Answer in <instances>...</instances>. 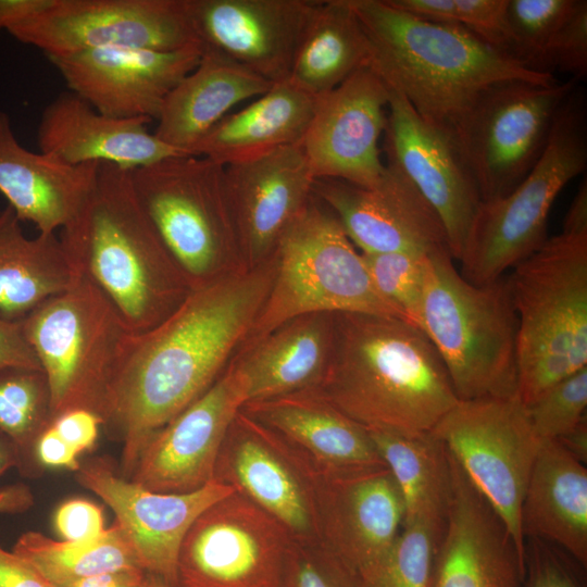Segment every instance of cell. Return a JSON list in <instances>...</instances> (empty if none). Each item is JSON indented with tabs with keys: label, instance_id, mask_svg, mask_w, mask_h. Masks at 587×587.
Masks as SVG:
<instances>
[{
	"label": "cell",
	"instance_id": "obj_3",
	"mask_svg": "<svg viewBox=\"0 0 587 587\" xmlns=\"http://www.w3.org/2000/svg\"><path fill=\"white\" fill-rule=\"evenodd\" d=\"M366 35L370 64L427 123L451 133L490 86L513 79L550 84L465 28L410 14L388 0H349Z\"/></svg>",
	"mask_w": 587,
	"mask_h": 587
},
{
	"label": "cell",
	"instance_id": "obj_9",
	"mask_svg": "<svg viewBox=\"0 0 587 587\" xmlns=\"http://www.w3.org/2000/svg\"><path fill=\"white\" fill-rule=\"evenodd\" d=\"M224 166L172 157L130 171L136 197L195 288L245 266L226 199Z\"/></svg>",
	"mask_w": 587,
	"mask_h": 587
},
{
	"label": "cell",
	"instance_id": "obj_37",
	"mask_svg": "<svg viewBox=\"0 0 587 587\" xmlns=\"http://www.w3.org/2000/svg\"><path fill=\"white\" fill-rule=\"evenodd\" d=\"M51 420L43 371L27 366L0 367V434L17 449L20 463Z\"/></svg>",
	"mask_w": 587,
	"mask_h": 587
},
{
	"label": "cell",
	"instance_id": "obj_43",
	"mask_svg": "<svg viewBox=\"0 0 587 587\" xmlns=\"http://www.w3.org/2000/svg\"><path fill=\"white\" fill-rule=\"evenodd\" d=\"M282 587H360L355 576L320 540L292 538Z\"/></svg>",
	"mask_w": 587,
	"mask_h": 587
},
{
	"label": "cell",
	"instance_id": "obj_56",
	"mask_svg": "<svg viewBox=\"0 0 587 587\" xmlns=\"http://www.w3.org/2000/svg\"><path fill=\"white\" fill-rule=\"evenodd\" d=\"M20 459L15 446L0 434V477L11 467L18 466Z\"/></svg>",
	"mask_w": 587,
	"mask_h": 587
},
{
	"label": "cell",
	"instance_id": "obj_22",
	"mask_svg": "<svg viewBox=\"0 0 587 587\" xmlns=\"http://www.w3.org/2000/svg\"><path fill=\"white\" fill-rule=\"evenodd\" d=\"M383 136L386 162L398 166L438 214L459 261L482 200L452 137L423 120L391 89Z\"/></svg>",
	"mask_w": 587,
	"mask_h": 587
},
{
	"label": "cell",
	"instance_id": "obj_10",
	"mask_svg": "<svg viewBox=\"0 0 587 587\" xmlns=\"http://www.w3.org/2000/svg\"><path fill=\"white\" fill-rule=\"evenodd\" d=\"M20 323L46 375L52 419L75 408L101 416L107 388L128 333L105 296L80 277Z\"/></svg>",
	"mask_w": 587,
	"mask_h": 587
},
{
	"label": "cell",
	"instance_id": "obj_15",
	"mask_svg": "<svg viewBox=\"0 0 587 587\" xmlns=\"http://www.w3.org/2000/svg\"><path fill=\"white\" fill-rule=\"evenodd\" d=\"M214 479L271 514L294 538L320 540V476L278 436L241 409L222 444Z\"/></svg>",
	"mask_w": 587,
	"mask_h": 587
},
{
	"label": "cell",
	"instance_id": "obj_47",
	"mask_svg": "<svg viewBox=\"0 0 587 587\" xmlns=\"http://www.w3.org/2000/svg\"><path fill=\"white\" fill-rule=\"evenodd\" d=\"M50 424L80 454L95 446L103 420L92 410L75 408L57 415Z\"/></svg>",
	"mask_w": 587,
	"mask_h": 587
},
{
	"label": "cell",
	"instance_id": "obj_40",
	"mask_svg": "<svg viewBox=\"0 0 587 587\" xmlns=\"http://www.w3.org/2000/svg\"><path fill=\"white\" fill-rule=\"evenodd\" d=\"M444 529L424 522L403 524L380 566L360 587H430L436 550Z\"/></svg>",
	"mask_w": 587,
	"mask_h": 587
},
{
	"label": "cell",
	"instance_id": "obj_21",
	"mask_svg": "<svg viewBox=\"0 0 587 587\" xmlns=\"http://www.w3.org/2000/svg\"><path fill=\"white\" fill-rule=\"evenodd\" d=\"M317 0H186L202 49L246 67L272 84L288 79Z\"/></svg>",
	"mask_w": 587,
	"mask_h": 587
},
{
	"label": "cell",
	"instance_id": "obj_50",
	"mask_svg": "<svg viewBox=\"0 0 587 587\" xmlns=\"http://www.w3.org/2000/svg\"><path fill=\"white\" fill-rule=\"evenodd\" d=\"M0 587H53L33 565L0 546Z\"/></svg>",
	"mask_w": 587,
	"mask_h": 587
},
{
	"label": "cell",
	"instance_id": "obj_36",
	"mask_svg": "<svg viewBox=\"0 0 587 587\" xmlns=\"http://www.w3.org/2000/svg\"><path fill=\"white\" fill-rule=\"evenodd\" d=\"M12 551L50 584L123 569H142L129 540L115 522L99 539L89 542L54 540L29 530L18 537Z\"/></svg>",
	"mask_w": 587,
	"mask_h": 587
},
{
	"label": "cell",
	"instance_id": "obj_25",
	"mask_svg": "<svg viewBox=\"0 0 587 587\" xmlns=\"http://www.w3.org/2000/svg\"><path fill=\"white\" fill-rule=\"evenodd\" d=\"M448 454L450 500L430 587H523L524 560L507 526Z\"/></svg>",
	"mask_w": 587,
	"mask_h": 587
},
{
	"label": "cell",
	"instance_id": "obj_39",
	"mask_svg": "<svg viewBox=\"0 0 587 587\" xmlns=\"http://www.w3.org/2000/svg\"><path fill=\"white\" fill-rule=\"evenodd\" d=\"M579 1L508 0L507 20L512 57L528 70L547 74L542 72L544 51Z\"/></svg>",
	"mask_w": 587,
	"mask_h": 587
},
{
	"label": "cell",
	"instance_id": "obj_52",
	"mask_svg": "<svg viewBox=\"0 0 587 587\" xmlns=\"http://www.w3.org/2000/svg\"><path fill=\"white\" fill-rule=\"evenodd\" d=\"M54 0H0V33L40 14Z\"/></svg>",
	"mask_w": 587,
	"mask_h": 587
},
{
	"label": "cell",
	"instance_id": "obj_57",
	"mask_svg": "<svg viewBox=\"0 0 587 587\" xmlns=\"http://www.w3.org/2000/svg\"><path fill=\"white\" fill-rule=\"evenodd\" d=\"M145 587H175V586H172L167 584L166 582L162 580L161 578L149 574V577Z\"/></svg>",
	"mask_w": 587,
	"mask_h": 587
},
{
	"label": "cell",
	"instance_id": "obj_2",
	"mask_svg": "<svg viewBox=\"0 0 587 587\" xmlns=\"http://www.w3.org/2000/svg\"><path fill=\"white\" fill-rule=\"evenodd\" d=\"M366 429L430 432L459 399L428 337L395 317L334 313V341L316 387Z\"/></svg>",
	"mask_w": 587,
	"mask_h": 587
},
{
	"label": "cell",
	"instance_id": "obj_48",
	"mask_svg": "<svg viewBox=\"0 0 587 587\" xmlns=\"http://www.w3.org/2000/svg\"><path fill=\"white\" fill-rule=\"evenodd\" d=\"M33 449L38 462L53 469L78 471L79 454L49 423L37 436Z\"/></svg>",
	"mask_w": 587,
	"mask_h": 587
},
{
	"label": "cell",
	"instance_id": "obj_18",
	"mask_svg": "<svg viewBox=\"0 0 587 587\" xmlns=\"http://www.w3.org/2000/svg\"><path fill=\"white\" fill-rule=\"evenodd\" d=\"M202 47H111L49 57L70 91L118 118L158 120L170 91L199 63Z\"/></svg>",
	"mask_w": 587,
	"mask_h": 587
},
{
	"label": "cell",
	"instance_id": "obj_6",
	"mask_svg": "<svg viewBox=\"0 0 587 587\" xmlns=\"http://www.w3.org/2000/svg\"><path fill=\"white\" fill-rule=\"evenodd\" d=\"M450 250L428 255L422 328L459 400L516 395L517 319L507 280L475 285Z\"/></svg>",
	"mask_w": 587,
	"mask_h": 587
},
{
	"label": "cell",
	"instance_id": "obj_46",
	"mask_svg": "<svg viewBox=\"0 0 587 587\" xmlns=\"http://www.w3.org/2000/svg\"><path fill=\"white\" fill-rule=\"evenodd\" d=\"M524 565L523 587H580L564 560L541 539L525 542Z\"/></svg>",
	"mask_w": 587,
	"mask_h": 587
},
{
	"label": "cell",
	"instance_id": "obj_8",
	"mask_svg": "<svg viewBox=\"0 0 587 587\" xmlns=\"http://www.w3.org/2000/svg\"><path fill=\"white\" fill-rule=\"evenodd\" d=\"M586 166V101L576 87L561 107L540 159L525 178L508 195L479 203L459 259L461 275L475 285L490 284L536 251L548 238L554 200Z\"/></svg>",
	"mask_w": 587,
	"mask_h": 587
},
{
	"label": "cell",
	"instance_id": "obj_30",
	"mask_svg": "<svg viewBox=\"0 0 587 587\" xmlns=\"http://www.w3.org/2000/svg\"><path fill=\"white\" fill-rule=\"evenodd\" d=\"M272 85L220 53L202 49L197 66L164 99L153 133L164 143L190 155L232 108L258 98Z\"/></svg>",
	"mask_w": 587,
	"mask_h": 587
},
{
	"label": "cell",
	"instance_id": "obj_29",
	"mask_svg": "<svg viewBox=\"0 0 587 587\" xmlns=\"http://www.w3.org/2000/svg\"><path fill=\"white\" fill-rule=\"evenodd\" d=\"M333 341L334 313H310L242 347L233 361L246 382V402L316 388L326 373Z\"/></svg>",
	"mask_w": 587,
	"mask_h": 587
},
{
	"label": "cell",
	"instance_id": "obj_42",
	"mask_svg": "<svg viewBox=\"0 0 587 587\" xmlns=\"http://www.w3.org/2000/svg\"><path fill=\"white\" fill-rule=\"evenodd\" d=\"M540 440H555L586 417L587 366L557 383L525 407Z\"/></svg>",
	"mask_w": 587,
	"mask_h": 587
},
{
	"label": "cell",
	"instance_id": "obj_20",
	"mask_svg": "<svg viewBox=\"0 0 587 587\" xmlns=\"http://www.w3.org/2000/svg\"><path fill=\"white\" fill-rule=\"evenodd\" d=\"M313 193L335 213L360 252L429 254L450 250L438 214L390 162H385V171L373 186L320 178Z\"/></svg>",
	"mask_w": 587,
	"mask_h": 587
},
{
	"label": "cell",
	"instance_id": "obj_14",
	"mask_svg": "<svg viewBox=\"0 0 587 587\" xmlns=\"http://www.w3.org/2000/svg\"><path fill=\"white\" fill-rule=\"evenodd\" d=\"M9 33L47 58L111 47L176 50L198 42L186 0H54Z\"/></svg>",
	"mask_w": 587,
	"mask_h": 587
},
{
	"label": "cell",
	"instance_id": "obj_38",
	"mask_svg": "<svg viewBox=\"0 0 587 587\" xmlns=\"http://www.w3.org/2000/svg\"><path fill=\"white\" fill-rule=\"evenodd\" d=\"M388 2L425 20L459 25L512 57V41L507 20L508 0H388Z\"/></svg>",
	"mask_w": 587,
	"mask_h": 587
},
{
	"label": "cell",
	"instance_id": "obj_44",
	"mask_svg": "<svg viewBox=\"0 0 587 587\" xmlns=\"http://www.w3.org/2000/svg\"><path fill=\"white\" fill-rule=\"evenodd\" d=\"M565 72L582 80L587 75V1L580 0L574 13L555 33L542 55V72ZM553 75V74H552Z\"/></svg>",
	"mask_w": 587,
	"mask_h": 587
},
{
	"label": "cell",
	"instance_id": "obj_11",
	"mask_svg": "<svg viewBox=\"0 0 587 587\" xmlns=\"http://www.w3.org/2000/svg\"><path fill=\"white\" fill-rule=\"evenodd\" d=\"M576 80H505L487 88L451 133L482 201L512 191L540 159Z\"/></svg>",
	"mask_w": 587,
	"mask_h": 587
},
{
	"label": "cell",
	"instance_id": "obj_23",
	"mask_svg": "<svg viewBox=\"0 0 587 587\" xmlns=\"http://www.w3.org/2000/svg\"><path fill=\"white\" fill-rule=\"evenodd\" d=\"M316 503L320 541L358 583L370 577L403 526L402 498L388 469L320 477Z\"/></svg>",
	"mask_w": 587,
	"mask_h": 587
},
{
	"label": "cell",
	"instance_id": "obj_49",
	"mask_svg": "<svg viewBox=\"0 0 587 587\" xmlns=\"http://www.w3.org/2000/svg\"><path fill=\"white\" fill-rule=\"evenodd\" d=\"M5 366L41 369L24 336L21 323L0 317V367Z\"/></svg>",
	"mask_w": 587,
	"mask_h": 587
},
{
	"label": "cell",
	"instance_id": "obj_51",
	"mask_svg": "<svg viewBox=\"0 0 587 587\" xmlns=\"http://www.w3.org/2000/svg\"><path fill=\"white\" fill-rule=\"evenodd\" d=\"M148 577L149 573L143 569L130 567L51 585L53 587H145Z\"/></svg>",
	"mask_w": 587,
	"mask_h": 587
},
{
	"label": "cell",
	"instance_id": "obj_32",
	"mask_svg": "<svg viewBox=\"0 0 587 587\" xmlns=\"http://www.w3.org/2000/svg\"><path fill=\"white\" fill-rule=\"evenodd\" d=\"M316 97L288 80L275 83L242 110L228 113L192 148L227 166L270 154L299 143L311 122Z\"/></svg>",
	"mask_w": 587,
	"mask_h": 587
},
{
	"label": "cell",
	"instance_id": "obj_16",
	"mask_svg": "<svg viewBox=\"0 0 587 587\" xmlns=\"http://www.w3.org/2000/svg\"><path fill=\"white\" fill-rule=\"evenodd\" d=\"M247 401V386L234 361L198 399L146 442L129 479L157 492L183 494L214 479L222 444Z\"/></svg>",
	"mask_w": 587,
	"mask_h": 587
},
{
	"label": "cell",
	"instance_id": "obj_4",
	"mask_svg": "<svg viewBox=\"0 0 587 587\" xmlns=\"http://www.w3.org/2000/svg\"><path fill=\"white\" fill-rule=\"evenodd\" d=\"M60 240L78 276L105 296L129 334L161 323L192 289L142 210L128 170L98 164L95 185Z\"/></svg>",
	"mask_w": 587,
	"mask_h": 587
},
{
	"label": "cell",
	"instance_id": "obj_13",
	"mask_svg": "<svg viewBox=\"0 0 587 587\" xmlns=\"http://www.w3.org/2000/svg\"><path fill=\"white\" fill-rule=\"evenodd\" d=\"M288 529L234 491L205 509L178 554L179 587H282Z\"/></svg>",
	"mask_w": 587,
	"mask_h": 587
},
{
	"label": "cell",
	"instance_id": "obj_35",
	"mask_svg": "<svg viewBox=\"0 0 587 587\" xmlns=\"http://www.w3.org/2000/svg\"><path fill=\"white\" fill-rule=\"evenodd\" d=\"M367 432L400 491L403 524L424 522L444 529L451 491L446 447L430 432L413 435Z\"/></svg>",
	"mask_w": 587,
	"mask_h": 587
},
{
	"label": "cell",
	"instance_id": "obj_41",
	"mask_svg": "<svg viewBox=\"0 0 587 587\" xmlns=\"http://www.w3.org/2000/svg\"><path fill=\"white\" fill-rule=\"evenodd\" d=\"M361 254L382 296L400 312L405 322L423 332V298L430 253Z\"/></svg>",
	"mask_w": 587,
	"mask_h": 587
},
{
	"label": "cell",
	"instance_id": "obj_7",
	"mask_svg": "<svg viewBox=\"0 0 587 587\" xmlns=\"http://www.w3.org/2000/svg\"><path fill=\"white\" fill-rule=\"evenodd\" d=\"M273 259L272 287L242 347L310 313H363L405 322L377 290L335 213L314 193Z\"/></svg>",
	"mask_w": 587,
	"mask_h": 587
},
{
	"label": "cell",
	"instance_id": "obj_26",
	"mask_svg": "<svg viewBox=\"0 0 587 587\" xmlns=\"http://www.w3.org/2000/svg\"><path fill=\"white\" fill-rule=\"evenodd\" d=\"M241 411L278 436L320 477L386 466L367 429L316 388L249 401Z\"/></svg>",
	"mask_w": 587,
	"mask_h": 587
},
{
	"label": "cell",
	"instance_id": "obj_55",
	"mask_svg": "<svg viewBox=\"0 0 587 587\" xmlns=\"http://www.w3.org/2000/svg\"><path fill=\"white\" fill-rule=\"evenodd\" d=\"M571 455L582 463L587 461V420L579 422L570 432L555 439Z\"/></svg>",
	"mask_w": 587,
	"mask_h": 587
},
{
	"label": "cell",
	"instance_id": "obj_33",
	"mask_svg": "<svg viewBox=\"0 0 587 587\" xmlns=\"http://www.w3.org/2000/svg\"><path fill=\"white\" fill-rule=\"evenodd\" d=\"M80 277L55 234L28 238L14 211L0 210V317L21 322Z\"/></svg>",
	"mask_w": 587,
	"mask_h": 587
},
{
	"label": "cell",
	"instance_id": "obj_53",
	"mask_svg": "<svg viewBox=\"0 0 587 587\" xmlns=\"http://www.w3.org/2000/svg\"><path fill=\"white\" fill-rule=\"evenodd\" d=\"M33 503L34 496L25 484H12L0 489V513H23Z\"/></svg>",
	"mask_w": 587,
	"mask_h": 587
},
{
	"label": "cell",
	"instance_id": "obj_24",
	"mask_svg": "<svg viewBox=\"0 0 587 587\" xmlns=\"http://www.w3.org/2000/svg\"><path fill=\"white\" fill-rule=\"evenodd\" d=\"M223 179L245 266L266 262L313 196L315 177L300 142L224 166Z\"/></svg>",
	"mask_w": 587,
	"mask_h": 587
},
{
	"label": "cell",
	"instance_id": "obj_34",
	"mask_svg": "<svg viewBox=\"0 0 587 587\" xmlns=\"http://www.w3.org/2000/svg\"><path fill=\"white\" fill-rule=\"evenodd\" d=\"M369 64V41L349 0H326L300 40L287 80L317 97Z\"/></svg>",
	"mask_w": 587,
	"mask_h": 587
},
{
	"label": "cell",
	"instance_id": "obj_45",
	"mask_svg": "<svg viewBox=\"0 0 587 587\" xmlns=\"http://www.w3.org/2000/svg\"><path fill=\"white\" fill-rule=\"evenodd\" d=\"M53 523L61 540L70 542L93 541L107 530L102 509L82 498L61 503L55 510Z\"/></svg>",
	"mask_w": 587,
	"mask_h": 587
},
{
	"label": "cell",
	"instance_id": "obj_5",
	"mask_svg": "<svg viewBox=\"0 0 587 587\" xmlns=\"http://www.w3.org/2000/svg\"><path fill=\"white\" fill-rule=\"evenodd\" d=\"M512 270L516 395L526 407L587 366V230L562 229Z\"/></svg>",
	"mask_w": 587,
	"mask_h": 587
},
{
	"label": "cell",
	"instance_id": "obj_28",
	"mask_svg": "<svg viewBox=\"0 0 587 587\" xmlns=\"http://www.w3.org/2000/svg\"><path fill=\"white\" fill-rule=\"evenodd\" d=\"M97 168V163L71 166L26 149L0 110V192L21 222L33 223L42 234L63 229L85 204Z\"/></svg>",
	"mask_w": 587,
	"mask_h": 587
},
{
	"label": "cell",
	"instance_id": "obj_1",
	"mask_svg": "<svg viewBox=\"0 0 587 587\" xmlns=\"http://www.w3.org/2000/svg\"><path fill=\"white\" fill-rule=\"evenodd\" d=\"M275 264L241 267L191 289L154 327L127 333L101 417L123 441L129 475L148 439L203 395L245 345L267 298Z\"/></svg>",
	"mask_w": 587,
	"mask_h": 587
},
{
	"label": "cell",
	"instance_id": "obj_17",
	"mask_svg": "<svg viewBox=\"0 0 587 587\" xmlns=\"http://www.w3.org/2000/svg\"><path fill=\"white\" fill-rule=\"evenodd\" d=\"M77 480L113 511L142 569L175 587H179L178 554L187 532L205 509L235 491L213 479L189 492H157L117 475L101 460L80 465Z\"/></svg>",
	"mask_w": 587,
	"mask_h": 587
},
{
	"label": "cell",
	"instance_id": "obj_27",
	"mask_svg": "<svg viewBox=\"0 0 587 587\" xmlns=\"http://www.w3.org/2000/svg\"><path fill=\"white\" fill-rule=\"evenodd\" d=\"M145 117L118 118L97 111L72 91L58 95L43 109L39 151L64 164L110 163L134 171L161 160L188 155L161 141Z\"/></svg>",
	"mask_w": 587,
	"mask_h": 587
},
{
	"label": "cell",
	"instance_id": "obj_12",
	"mask_svg": "<svg viewBox=\"0 0 587 587\" xmlns=\"http://www.w3.org/2000/svg\"><path fill=\"white\" fill-rule=\"evenodd\" d=\"M430 433L500 516L524 560L521 510L541 440L517 395L459 400Z\"/></svg>",
	"mask_w": 587,
	"mask_h": 587
},
{
	"label": "cell",
	"instance_id": "obj_31",
	"mask_svg": "<svg viewBox=\"0 0 587 587\" xmlns=\"http://www.w3.org/2000/svg\"><path fill=\"white\" fill-rule=\"evenodd\" d=\"M524 538L558 545L587 564V470L557 440H541L521 510Z\"/></svg>",
	"mask_w": 587,
	"mask_h": 587
},
{
	"label": "cell",
	"instance_id": "obj_54",
	"mask_svg": "<svg viewBox=\"0 0 587 587\" xmlns=\"http://www.w3.org/2000/svg\"><path fill=\"white\" fill-rule=\"evenodd\" d=\"M562 229L587 230V183L584 179L566 212Z\"/></svg>",
	"mask_w": 587,
	"mask_h": 587
},
{
	"label": "cell",
	"instance_id": "obj_19",
	"mask_svg": "<svg viewBox=\"0 0 587 587\" xmlns=\"http://www.w3.org/2000/svg\"><path fill=\"white\" fill-rule=\"evenodd\" d=\"M389 89L369 66L317 96L300 141L315 179H339L370 187L385 171L379 141Z\"/></svg>",
	"mask_w": 587,
	"mask_h": 587
}]
</instances>
